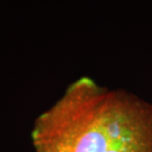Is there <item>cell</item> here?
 <instances>
[{"instance_id":"1","label":"cell","mask_w":152,"mask_h":152,"mask_svg":"<svg viewBox=\"0 0 152 152\" xmlns=\"http://www.w3.org/2000/svg\"><path fill=\"white\" fill-rule=\"evenodd\" d=\"M32 142L37 152H152V104L83 76L37 118Z\"/></svg>"}]
</instances>
